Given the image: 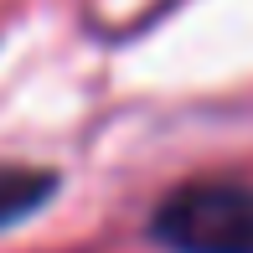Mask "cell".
<instances>
[{
    "instance_id": "6da1fadb",
    "label": "cell",
    "mask_w": 253,
    "mask_h": 253,
    "mask_svg": "<svg viewBox=\"0 0 253 253\" xmlns=\"http://www.w3.org/2000/svg\"><path fill=\"white\" fill-rule=\"evenodd\" d=\"M166 253H253V181L202 176L176 186L150 217Z\"/></svg>"
},
{
    "instance_id": "7a4b0ae2",
    "label": "cell",
    "mask_w": 253,
    "mask_h": 253,
    "mask_svg": "<svg viewBox=\"0 0 253 253\" xmlns=\"http://www.w3.org/2000/svg\"><path fill=\"white\" fill-rule=\"evenodd\" d=\"M52 197H57V170L0 160V233L26 222V217H37Z\"/></svg>"
}]
</instances>
